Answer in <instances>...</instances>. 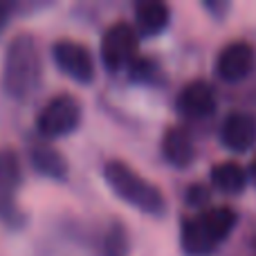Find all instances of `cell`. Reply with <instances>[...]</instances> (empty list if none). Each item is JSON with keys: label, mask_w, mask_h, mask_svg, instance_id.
<instances>
[{"label": "cell", "mask_w": 256, "mask_h": 256, "mask_svg": "<svg viewBox=\"0 0 256 256\" xmlns=\"http://www.w3.org/2000/svg\"><path fill=\"white\" fill-rule=\"evenodd\" d=\"M22 182V164L16 150L2 148L0 150V220L16 227L20 222V212H18L14 196Z\"/></svg>", "instance_id": "6"}, {"label": "cell", "mask_w": 256, "mask_h": 256, "mask_svg": "<svg viewBox=\"0 0 256 256\" xmlns=\"http://www.w3.org/2000/svg\"><path fill=\"white\" fill-rule=\"evenodd\" d=\"M162 153L173 166H189L196 155L189 132L184 128H168L162 137Z\"/></svg>", "instance_id": "13"}, {"label": "cell", "mask_w": 256, "mask_h": 256, "mask_svg": "<svg viewBox=\"0 0 256 256\" xmlns=\"http://www.w3.org/2000/svg\"><path fill=\"white\" fill-rule=\"evenodd\" d=\"M102 58L108 70L130 68L137 58V30L128 22H115L102 38Z\"/></svg>", "instance_id": "5"}, {"label": "cell", "mask_w": 256, "mask_h": 256, "mask_svg": "<svg viewBox=\"0 0 256 256\" xmlns=\"http://www.w3.org/2000/svg\"><path fill=\"white\" fill-rule=\"evenodd\" d=\"M220 140L230 150L245 153L256 144V117L252 112L236 110L230 112L222 122Z\"/></svg>", "instance_id": "9"}, {"label": "cell", "mask_w": 256, "mask_h": 256, "mask_svg": "<svg viewBox=\"0 0 256 256\" xmlns=\"http://www.w3.org/2000/svg\"><path fill=\"white\" fill-rule=\"evenodd\" d=\"M178 110L186 117H207L216 110V92L207 81H191L178 94Z\"/></svg>", "instance_id": "10"}, {"label": "cell", "mask_w": 256, "mask_h": 256, "mask_svg": "<svg viewBox=\"0 0 256 256\" xmlns=\"http://www.w3.org/2000/svg\"><path fill=\"white\" fill-rule=\"evenodd\" d=\"M212 184L227 196H236L248 186V171L234 160L218 162L212 168Z\"/></svg>", "instance_id": "14"}, {"label": "cell", "mask_w": 256, "mask_h": 256, "mask_svg": "<svg viewBox=\"0 0 256 256\" xmlns=\"http://www.w3.org/2000/svg\"><path fill=\"white\" fill-rule=\"evenodd\" d=\"M104 256H128V234L122 225H112L106 232Z\"/></svg>", "instance_id": "15"}, {"label": "cell", "mask_w": 256, "mask_h": 256, "mask_svg": "<svg viewBox=\"0 0 256 256\" xmlns=\"http://www.w3.org/2000/svg\"><path fill=\"white\" fill-rule=\"evenodd\" d=\"M43 79V58L32 34L20 32L9 40L2 61V88L12 99L25 102L38 90Z\"/></svg>", "instance_id": "1"}, {"label": "cell", "mask_w": 256, "mask_h": 256, "mask_svg": "<svg viewBox=\"0 0 256 256\" xmlns=\"http://www.w3.org/2000/svg\"><path fill=\"white\" fill-rule=\"evenodd\" d=\"M250 173H252V180L256 182V155H254V160H252V164H250Z\"/></svg>", "instance_id": "17"}, {"label": "cell", "mask_w": 256, "mask_h": 256, "mask_svg": "<svg viewBox=\"0 0 256 256\" xmlns=\"http://www.w3.org/2000/svg\"><path fill=\"white\" fill-rule=\"evenodd\" d=\"M7 20H9V7H7V4H0V32L4 30Z\"/></svg>", "instance_id": "16"}, {"label": "cell", "mask_w": 256, "mask_h": 256, "mask_svg": "<svg viewBox=\"0 0 256 256\" xmlns=\"http://www.w3.org/2000/svg\"><path fill=\"white\" fill-rule=\"evenodd\" d=\"M168 20H171V9L166 2L160 0H146L135 7V22L137 32L144 36H155L160 32L166 30Z\"/></svg>", "instance_id": "12"}, {"label": "cell", "mask_w": 256, "mask_h": 256, "mask_svg": "<svg viewBox=\"0 0 256 256\" xmlns=\"http://www.w3.org/2000/svg\"><path fill=\"white\" fill-rule=\"evenodd\" d=\"M30 164L36 173L50 180H63L68 176V162L52 144L38 142L30 146Z\"/></svg>", "instance_id": "11"}, {"label": "cell", "mask_w": 256, "mask_h": 256, "mask_svg": "<svg viewBox=\"0 0 256 256\" xmlns=\"http://www.w3.org/2000/svg\"><path fill=\"white\" fill-rule=\"evenodd\" d=\"M256 66V48L250 40H232L218 52L216 74L227 84H238Z\"/></svg>", "instance_id": "8"}, {"label": "cell", "mask_w": 256, "mask_h": 256, "mask_svg": "<svg viewBox=\"0 0 256 256\" xmlns=\"http://www.w3.org/2000/svg\"><path fill=\"white\" fill-rule=\"evenodd\" d=\"M238 222V216L232 207H214L196 218L182 222V250L189 256L212 254Z\"/></svg>", "instance_id": "3"}, {"label": "cell", "mask_w": 256, "mask_h": 256, "mask_svg": "<svg viewBox=\"0 0 256 256\" xmlns=\"http://www.w3.org/2000/svg\"><path fill=\"white\" fill-rule=\"evenodd\" d=\"M52 56L56 68L76 84L94 81V56L86 45L76 40H56L52 48Z\"/></svg>", "instance_id": "7"}, {"label": "cell", "mask_w": 256, "mask_h": 256, "mask_svg": "<svg viewBox=\"0 0 256 256\" xmlns=\"http://www.w3.org/2000/svg\"><path fill=\"white\" fill-rule=\"evenodd\" d=\"M81 124V104L72 94H56L38 112V132L48 140L66 137L74 132Z\"/></svg>", "instance_id": "4"}, {"label": "cell", "mask_w": 256, "mask_h": 256, "mask_svg": "<svg viewBox=\"0 0 256 256\" xmlns=\"http://www.w3.org/2000/svg\"><path fill=\"white\" fill-rule=\"evenodd\" d=\"M104 178H106L108 186L130 207L140 209L148 216H162L166 212V198H164L162 191L122 160L106 162Z\"/></svg>", "instance_id": "2"}]
</instances>
